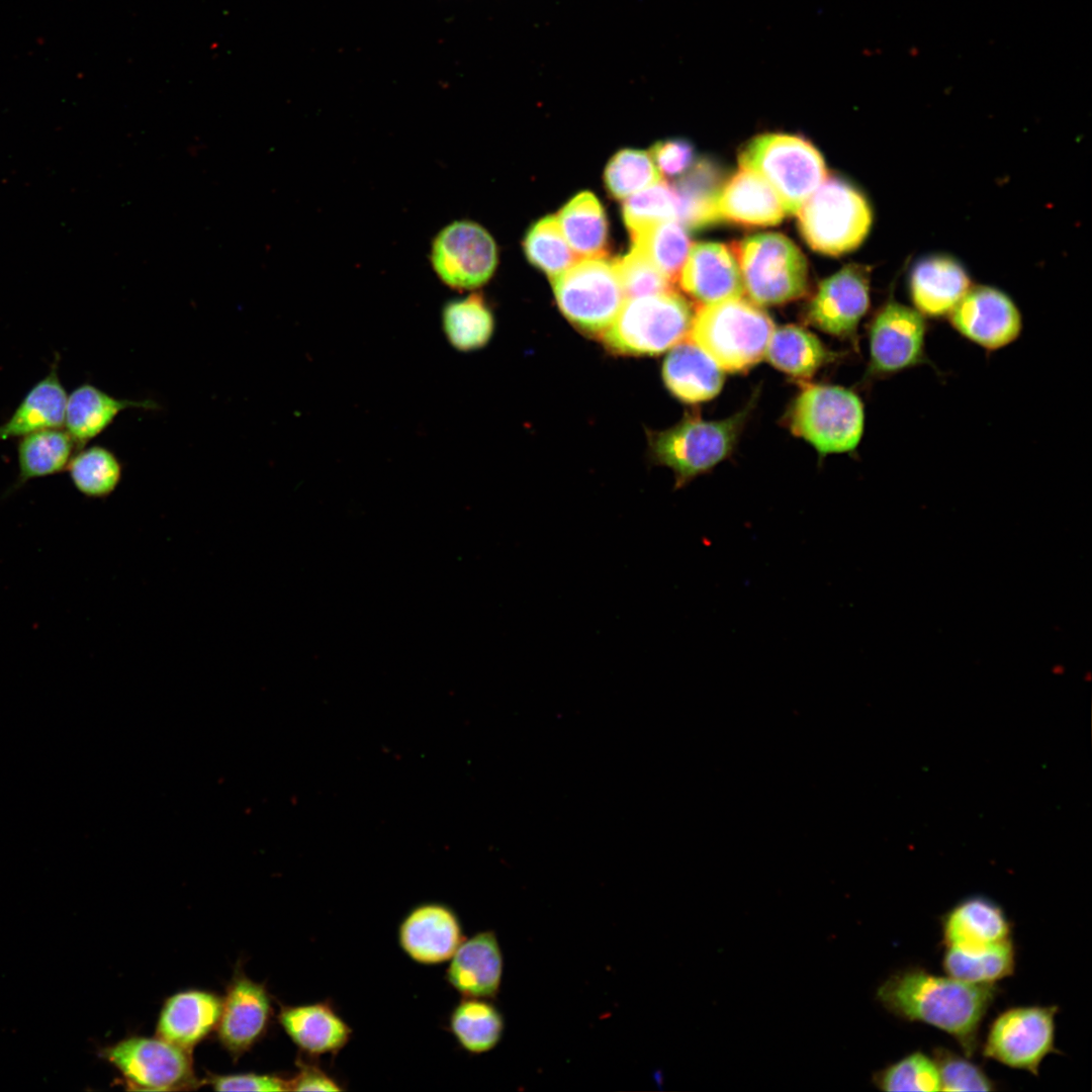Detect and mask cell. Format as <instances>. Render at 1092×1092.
I'll use <instances>...</instances> for the list:
<instances>
[{
    "mask_svg": "<svg viewBox=\"0 0 1092 1092\" xmlns=\"http://www.w3.org/2000/svg\"><path fill=\"white\" fill-rule=\"evenodd\" d=\"M503 954L492 931L463 939L446 970L447 983L463 997L493 998L500 986Z\"/></svg>",
    "mask_w": 1092,
    "mask_h": 1092,
    "instance_id": "22",
    "label": "cell"
},
{
    "mask_svg": "<svg viewBox=\"0 0 1092 1092\" xmlns=\"http://www.w3.org/2000/svg\"><path fill=\"white\" fill-rule=\"evenodd\" d=\"M942 967L948 976L961 981L973 984H995L1014 972V944L1012 939H1009L976 953L945 947Z\"/></svg>",
    "mask_w": 1092,
    "mask_h": 1092,
    "instance_id": "35",
    "label": "cell"
},
{
    "mask_svg": "<svg viewBox=\"0 0 1092 1092\" xmlns=\"http://www.w3.org/2000/svg\"><path fill=\"white\" fill-rule=\"evenodd\" d=\"M945 947L976 953L1011 939V924L1002 907L983 896L956 904L941 918Z\"/></svg>",
    "mask_w": 1092,
    "mask_h": 1092,
    "instance_id": "18",
    "label": "cell"
},
{
    "mask_svg": "<svg viewBox=\"0 0 1092 1092\" xmlns=\"http://www.w3.org/2000/svg\"><path fill=\"white\" fill-rule=\"evenodd\" d=\"M679 274L681 288L702 305L743 295L738 261L723 244L693 245Z\"/></svg>",
    "mask_w": 1092,
    "mask_h": 1092,
    "instance_id": "19",
    "label": "cell"
},
{
    "mask_svg": "<svg viewBox=\"0 0 1092 1092\" xmlns=\"http://www.w3.org/2000/svg\"><path fill=\"white\" fill-rule=\"evenodd\" d=\"M774 330L769 315L741 296L698 308L690 340L723 370L741 372L765 357Z\"/></svg>",
    "mask_w": 1092,
    "mask_h": 1092,
    "instance_id": "2",
    "label": "cell"
},
{
    "mask_svg": "<svg viewBox=\"0 0 1092 1092\" xmlns=\"http://www.w3.org/2000/svg\"><path fill=\"white\" fill-rule=\"evenodd\" d=\"M634 249L642 253L671 282L677 278L691 248L685 225L663 220L631 234Z\"/></svg>",
    "mask_w": 1092,
    "mask_h": 1092,
    "instance_id": "33",
    "label": "cell"
},
{
    "mask_svg": "<svg viewBox=\"0 0 1092 1092\" xmlns=\"http://www.w3.org/2000/svg\"><path fill=\"white\" fill-rule=\"evenodd\" d=\"M278 1021L293 1043L309 1056L334 1055L352 1037V1028L330 1002L281 1006Z\"/></svg>",
    "mask_w": 1092,
    "mask_h": 1092,
    "instance_id": "24",
    "label": "cell"
},
{
    "mask_svg": "<svg viewBox=\"0 0 1092 1092\" xmlns=\"http://www.w3.org/2000/svg\"><path fill=\"white\" fill-rule=\"evenodd\" d=\"M869 307L870 270L847 265L821 282L807 306L806 318L822 332L853 338Z\"/></svg>",
    "mask_w": 1092,
    "mask_h": 1092,
    "instance_id": "15",
    "label": "cell"
},
{
    "mask_svg": "<svg viewBox=\"0 0 1092 1092\" xmlns=\"http://www.w3.org/2000/svg\"><path fill=\"white\" fill-rule=\"evenodd\" d=\"M1056 1005L1010 1007L990 1024L982 1046L985 1058L1034 1076L1042 1060L1059 1053L1055 1045Z\"/></svg>",
    "mask_w": 1092,
    "mask_h": 1092,
    "instance_id": "11",
    "label": "cell"
},
{
    "mask_svg": "<svg viewBox=\"0 0 1092 1092\" xmlns=\"http://www.w3.org/2000/svg\"><path fill=\"white\" fill-rule=\"evenodd\" d=\"M66 470L74 487L89 498L109 496L122 476V466L117 456L99 445L79 449Z\"/></svg>",
    "mask_w": 1092,
    "mask_h": 1092,
    "instance_id": "34",
    "label": "cell"
},
{
    "mask_svg": "<svg viewBox=\"0 0 1092 1092\" xmlns=\"http://www.w3.org/2000/svg\"><path fill=\"white\" fill-rule=\"evenodd\" d=\"M998 992L995 984L968 983L911 967L893 973L876 995L895 1016L946 1032L971 1058L978 1049L981 1023Z\"/></svg>",
    "mask_w": 1092,
    "mask_h": 1092,
    "instance_id": "1",
    "label": "cell"
},
{
    "mask_svg": "<svg viewBox=\"0 0 1092 1092\" xmlns=\"http://www.w3.org/2000/svg\"><path fill=\"white\" fill-rule=\"evenodd\" d=\"M67 392L58 372V362L37 381L8 420L0 425V441L21 438L51 428H63Z\"/></svg>",
    "mask_w": 1092,
    "mask_h": 1092,
    "instance_id": "27",
    "label": "cell"
},
{
    "mask_svg": "<svg viewBox=\"0 0 1092 1092\" xmlns=\"http://www.w3.org/2000/svg\"><path fill=\"white\" fill-rule=\"evenodd\" d=\"M791 432L822 454L853 451L863 433V403L840 386L807 384L786 415Z\"/></svg>",
    "mask_w": 1092,
    "mask_h": 1092,
    "instance_id": "4",
    "label": "cell"
},
{
    "mask_svg": "<svg viewBox=\"0 0 1092 1092\" xmlns=\"http://www.w3.org/2000/svg\"><path fill=\"white\" fill-rule=\"evenodd\" d=\"M464 939L458 915L448 905L422 903L412 908L398 925L397 941L414 962L433 966L451 959Z\"/></svg>",
    "mask_w": 1092,
    "mask_h": 1092,
    "instance_id": "17",
    "label": "cell"
},
{
    "mask_svg": "<svg viewBox=\"0 0 1092 1092\" xmlns=\"http://www.w3.org/2000/svg\"><path fill=\"white\" fill-rule=\"evenodd\" d=\"M659 177L650 154L632 149L618 152L605 171L607 188L616 198H627L658 182Z\"/></svg>",
    "mask_w": 1092,
    "mask_h": 1092,
    "instance_id": "40",
    "label": "cell"
},
{
    "mask_svg": "<svg viewBox=\"0 0 1092 1092\" xmlns=\"http://www.w3.org/2000/svg\"><path fill=\"white\" fill-rule=\"evenodd\" d=\"M733 252L737 256L744 291L754 303L781 304L805 294L807 262L787 237L776 233L751 236Z\"/></svg>",
    "mask_w": 1092,
    "mask_h": 1092,
    "instance_id": "7",
    "label": "cell"
},
{
    "mask_svg": "<svg viewBox=\"0 0 1092 1092\" xmlns=\"http://www.w3.org/2000/svg\"><path fill=\"white\" fill-rule=\"evenodd\" d=\"M205 1083L218 1091H287L288 1079L268 1074L209 1075Z\"/></svg>",
    "mask_w": 1092,
    "mask_h": 1092,
    "instance_id": "43",
    "label": "cell"
},
{
    "mask_svg": "<svg viewBox=\"0 0 1092 1092\" xmlns=\"http://www.w3.org/2000/svg\"><path fill=\"white\" fill-rule=\"evenodd\" d=\"M613 263L626 297L634 298L670 290V281L666 276L634 248Z\"/></svg>",
    "mask_w": 1092,
    "mask_h": 1092,
    "instance_id": "42",
    "label": "cell"
},
{
    "mask_svg": "<svg viewBox=\"0 0 1092 1092\" xmlns=\"http://www.w3.org/2000/svg\"><path fill=\"white\" fill-rule=\"evenodd\" d=\"M658 172L673 177L685 172L694 158L693 147L684 140L656 143L650 154Z\"/></svg>",
    "mask_w": 1092,
    "mask_h": 1092,
    "instance_id": "44",
    "label": "cell"
},
{
    "mask_svg": "<svg viewBox=\"0 0 1092 1092\" xmlns=\"http://www.w3.org/2000/svg\"><path fill=\"white\" fill-rule=\"evenodd\" d=\"M971 286L966 268L957 259L942 254L918 260L908 277L913 307L932 320L947 317Z\"/></svg>",
    "mask_w": 1092,
    "mask_h": 1092,
    "instance_id": "20",
    "label": "cell"
},
{
    "mask_svg": "<svg viewBox=\"0 0 1092 1092\" xmlns=\"http://www.w3.org/2000/svg\"><path fill=\"white\" fill-rule=\"evenodd\" d=\"M693 317L689 303L671 290L634 297L624 302L603 339L618 353L659 354L686 339Z\"/></svg>",
    "mask_w": 1092,
    "mask_h": 1092,
    "instance_id": "6",
    "label": "cell"
},
{
    "mask_svg": "<svg viewBox=\"0 0 1092 1092\" xmlns=\"http://www.w3.org/2000/svg\"><path fill=\"white\" fill-rule=\"evenodd\" d=\"M551 279L560 310L585 332H604L625 302L614 263L603 258L579 259Z\"/></svg>",
    "mask_w": 1092,
    "mask_h": 1092,
    "instance_id": "9",
    "label": "cell"
},
{
    "mask_svg": "<svg viewBox=\"0 0 1092 1092\" xmlns=\"http://www.w3.org/2000/svg\"><path fill=\"white\" fill-rule=\"evenodd\" d=\"M928 322L913 306L889 298L869 326L870 361L867 378L888 377L924 364Z\"/></svg>",
    "mask_w": 1092,
    "mask_h": 1092,
    "instance_id": "12",
    "label": "cell"
},
{
    "mask_svg": "<svg viewBox=\"0 0 1092 1092\" xmlns=\"http://www.w3.org/2000/svg\"><path fill=\"white\" fill-rule=\"evenodd\" d=\"M797 213L803 238L812 249L826 255L857 248L873 222L864 195L837 177H826Z\"/></svg>",
    "mask_w": 1092,
    "mask_h": 1092,
    "instance_id": "5",
    "label": "cell"
},
{
    "mask_svg": "<svg viewBox=\"0 0 1092 1092\" xmlns=\"http://www.w3.org/2000/svg\"><path fill=\"white\" fill-rule=\"evenodd\" d=\"M222 998L204 990L176 993L164 1002L157 1036L187 1052L216 1029Z\"/></svg>",
    "mask_w": 1092,
    "mask_h": 1092,
    "instance_id": "23",
    "label": "cell"
},
{
    "mask_svg": "<svg viewBox=\"0 0 1092 1092\" xmlns=\"http://www.w3.org/2000/svg\"><path fill=\"white\" fill-rule=\"evenodd\" d=\"M448 1027L463 1050L477 1055L495 1048L505 1022L499 1010L486 999L463 997L451 1011Z\"/></svg>",
    "mask_w": 1092,
    "mask_h": 1092,
    "instance_id": "31",
    "label": "cell"
},
{
    "mask_svg": "<svg viewBox=\"0 0 1092 1092\" xmlns=\"http://www.w3.org/2000/svg\"><path fill=\"white\" fill-rule=\"evenodd\" d=\"M127 408L157 410L159 404L151 399L116 398L93 384L84 383L67 396L64 427L79 450L104 432Z\"/></svg>",
    "mask_w": 1092,
    "mask_h": 1092,
    "instance_id": "25",
    "label": "cell"
},
{
    "mask_svg": "<svg viewBox=\"0 0 1092 1092\" xmlns=\"http://www.w3.org/2000/svg\"><path fill=\"white\" fill-rule=\"evenodd\" d=\"M556 218L577 258H603L606 255V214L593 193L581 192L574 196L561 208Z\"/></svg>",
    "mask_w": 1092,
    "mask_h": 1092,
    "instance_id": "29",
    "label": "cell"
},
{
    "mask_svg": "<svg viewBox=\"0 0 1092 1092\" xmlns=\"http://www.w3.org/2000/svg\"><path fill=\"white\" fill-rule=\"evenodd\" d=\"M786 211L771 186L757 173L741 168L717 191L713 222L727 220L744 225L779 223Z\"/></svg>",
    "mask_w": 1092,
    "mask_h": 1092,
    "instance_id": "21",
    "label": "cell"
},
{
    "mask_svg": "<svg viewBox=\"0 0 1092 1092\" xmlns=\"http://www.w3.org/2000/svg\"><path fill=\"white\" fill-rule=\"evenodd\" d=\"M292 1091H341L343 1088L329 1073L315 1064L297 1062V1072L288 1079Z\"/></svg>",
    "mask_w": 1092,
    "mask_h": 1092,
    "instance_id": "45",
    "label": "cell"
},
{
    "mask_svg": "<svg viewBox=\"0 0 1092 1092\" xmlns=\"http://www.w3.org/2000/svg\"><path fill=\"white\" fill-rule=\"evenodd\" d=\"M127 1089L180 1091L197 1088L191 1053L158 1036H128L99 1051Z\"/></svg>",
    "mask_w": 1092,
    "mask_h": 1092,
    "instance_id": "10",
    "label": "cell"
},
{
    "mask_svg": "<svg viewBox=\"0 0 1092 1092\" xmlns=\"http://www.w3.org/2000/svg\"><path fill=\"white\" fill-rule=\"evenodd\" d=\"M673 187L678 196L680 223L699 228L713 222V202L720 187L710 164H697Z\"/></svg>",
    "mask_w": 1092,
    "mask_h": 1092,
    "instance_id": "36",
    "label": "cell"
},
{
    "mask_svg": "<svg viewBox=\"0 0 1092 1092\" xmlns=\"http://www.w3.org/2000/svg\"><path fill=\"white\" fill-rule=\"evenodd\" d=\"M431 265L439 279L453 289H473L489 280L497 263L496 246L481 225L455 220L434 238Z\"/></svg>",
    "mask_w": 1092,
    "mask_h": 1092,
    "instance_id": "13",
    "label": "cell"
},
{
    "mask_svg": "<svg viewBox=\"0 0 1092 1092\" xmlns=\"http://www.w3.org/2000/svg\"><path fill=\"white\" fill-rule=\"evenodd\" d=\"M873 1082L884 1091H940L933 1059L919 1051L876 1072Z\"/></svg>",
    "mask_w": 1092,
    "mask_h": 1092,
    "instance_id": "39",
    "label": "cell"
},
{
    "mask_svg": "<svg viewBox=\"0 0 1092 1092\" xmlns=\"http://www.w3.org/2000/svg\"><path fill=\"white\" fill-rule=\"evenodd\" d=\"M765 357L779 370L805 379L834 359V353L804 328L787 325L774 330Z\"/></svg>",
    "mask_w": 1092,
    "mask_h": 1092,
    "instance_id": "30",
    "label": "cell"
},
{
    "mask_svg": "<svg viewBox=\"0 0 1092 1092\" xmlns=\"http://www.w3.org/2000/svg\"><path fill=\"white\" fill-rule=\"evenodd\" d=\"M442 326L449 343L460 351L485 346L493 333V316L481 295L448 301L442 309Z\"/></svg>",
    "mask_w": 1092,
    "mask_h": 1092,
    "instance_id": "32",
    "label": "cell"
},
{
    "mask_svg": "<svg viewBox=\"0 0 1092 1092\" xmlns=\"http://www.w3.org/2000/svg\"><path fill=\"white\" fill-rule=\"evenodd\" d=\"M271 1014V1000L266 988L241 971L236 972L222 999L216 1026L219 1042L234 1059H238L266 1033Z\"/></svg>",
    "mask_w": 1092,
    "mask_h": 1092,
    "instance_id": "16",
    "label": "cell"
},
{
    "mask_svg": "<svg viewBox=\"0 0 1092 1092\" xmlns=\"http://www.w3.org/2000/svg\"><path fill=\"white\" fill-rule=\"evenodd\" d=\"M524 245L528 260L551 278L577 261L555 216L536 222L528 232Z\"/></svg>",
    "mask_w": 1092,
    "mask_h": 1092,
    "instance_id": "37",
    "label": "cell"
},
{
    "mask_svg": "<svg viewBox=\"0 0 1092 1092\" xmlns=\"http://www.w3.org/2000/svg\"><path fill=\"white\" fill-rule=\"evenodd\" d=\"M753 401L722 421L687 417L654 438L655 458L672 469L680 488L728 457L739 437Z\"/></svg>",
    "mask_w": 1092,
    "mask_h": 1092,
    "instance_id": "8",
    "label": "cell"
},
{
    "mask_svg": "<svg viewBox=\"0 0 1092 1092\" xmlns=\"http://www.w3.org/2000/svg\"><path fill=\"white\" fill-rule=\"evenodd\" d=\"M739 164L771 186L789 214H796L826 178L820 153L808 141L785 133L755 136L740 152Z\"/></svg>",
    "mask_w": 1092,
    "mask_h": 1092,
    "instance_id": "3",
    "label": "cell"
},
{
    "mask_svg": "<svg viewBox=\"0 0 1092 1092\" xmlns=\"http://www.w3.org/2000/svg\"><path fill=\"white\" fill-rule=\"evenodd\" d=\"M679 202L673 186L663 181L653 183L628 196L623 204V216L633 234L653 223L678 217Z\"/></svg>",
    "mask_w": 1092,
    "mask_h": 1092,
    "instance_id": "38",
    "label": "cell"
},
{
    "mask_svg": "<svg viewBox=\"0 0 1092 1092\" xmlns=\"http://www.w3.org/2000/svg\"><path fill=\"white\" fill-rule=\"evenodd\" d=\"M75 449L78 451L75 441L63 428L44 429L19 438L18 474L8 493L32 479L63 472Z\"/></svg>",
    "mask_w": 1092,
    "mask_h": 1092,
    "instance_id": "28",
    "label": "cell"
},
{
    "mask_svg": "<svg viewBox=\"0 0 1092 1092\" xmlns=\"http://www.w3.org/2000/svg\"><path fill=\"white\" fill-rule=\"evenodd\" d=\"M940 1091H994V1082L981 1067L948 1049L937 1046L932 1052Z\"/></svg>",
    "mask_w": 1092,
    "mask_h": 1092,
    "instance_id": "41",
    "label": "cell"
},
{
    "mask_svg": "<svg viewBox=\"0 0 1092 1092\" xmlns=\"http://www.w3.org/2000/svg\"><path fill=\"white\" fill-rule=\"evenodd\" d=\"M662 375L669 391L688 403L715 397L724 382L723 369L691 340L680 342L668 353Z\"/></svg>",
    "mask_w": 1092,
    "mask_h": 1092,
    "instance_id": "26",
    "label": "cell"
},
{
    "mask_svg": "<svg viewBox=\"0 0 1092 1092\" xmlns=\"http://www.w3.org/2000/svg\"><path fill=\"white\" fill-rule=\"evenodd\" d=\"M947 320L960 336L988 352L1009 346L1023 330L1014 300L990 285L971 286Z\"/></svg>",
    "mask_w": 1092,
    "mask_h": 1092,
    "instance_id": "14",
    "label": "cell"
}]
</instances>
